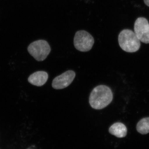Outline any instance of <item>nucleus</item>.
I'll list each match as a JSON object with an SVG mask.
<instances>
[{
  "instance_id": "20e7f679",
  "label": "nucleus",
  "mask_w": 149,
  "mask_h": 149,
  "mask_svg": "<svg viewBox=\"0 0 149 149\" xmlns=\"http://www.w3.org/2000/svg\"><path fill=\"white\" fill-rule=\"evenodd\" d=\"M94 38L87 31L80 30L75 33L74 38V45L75 49L82 52L91 50L94 45Z\"/></svg>"
},
{
  "instance_id": "1a4fd4ad",
  "label": "nucleus",
  "mask_w": 149,
  "mask_h": 149,
  "mask_svg": "<svg viewBox=\"0 0 149 149\" xmlns=\"http://www.w3.org/2000/svg\"><path fill=\"white\" fill-rule=\"evenodd\" d=\"M136 129L139 133L142 135L149 133V117L142 118L138 122Z\"/></svg>"
},
{
  "instance_id": "7ed1b4c3",
  "label": "nucleus",
  "mask_w": 149,
  "mask_h": 149,
  "mask_svg": "<svg viewBox=\"0 0 149 149\" xmlns=\"http://www.w3.org/2000/svg\"><path fill=\"white\" fill-rule=\"evenodd\" d=\"M29 54L36 60L42 61L47 58L50 53V46L45 40H38L30 44L27 48Z\"/></svg>"
},
{
  "instance_id": "39448f33",
  "label": "nucleus",
  "mask_w": 149,
  "mask_h": 149,
  "mask_svg": "<svg viewBox=\"0 0 149 149\" xmlns=\"http://www.w3.org/2000/svg\"><path fill=\"white\" fill-rule=\"evenodd\" d=\"M134 32L141 42L149 43V23L148 19L145 17L137 18L134 24Z\"/></svg>"
},
{
  "instance_id": "6e6552de",
  "label": "nucleus",
  "mask_w": 149,
  "mask_h": 149,
  "mask_svg": "<svg viewBox=\"0 0 149 149\" xmlns=\"http://www.w3.org/2000/svg\"><path fill=\"white\" fill-rule=\"evenodd\" d=\"M109 132L110 134L118 138H123L127 135V129L126 126L121 123H114L110 127Z\"/></svg>"
},
{
  "instance_id": "423d86ee",
  "label": "nucleus",
  "mask_w": 149,
  "mask_h": 149,
  "mask_svg": "<svg viewBox=\"0 0 149 149\" xmlns=\"http://www.w3.org/2000/svg\"><path fill=\"white\" fill-rule=\"evenodd\" d=\"M75 77V73L74 71L68 70L56 77L53 80L52 86L56 90L64 89L71 84Z\"/></svg>"
},
{
  "instance_id": "f03ea898",
  "label": "nucleus",
  "mask_w": 149,
  "mask_h": 149,
  "mask_svg": "<svg viewBox=\"0 0 149 149\" xmlns=\"http://www.w3.org/2000/svg\"><path fill=\"white\" fill-rule=\"evenodd\" d=\"M118 43L120 48L127 52H137L141 47V41L132 30H123L118 35Z\"/></svg>"
},
{
  "instance_id": "f257e3e1",
  "label": "nucleus",
  "mask_w": 149,
  "mask_h": 149,
  "mask_svg": "<svg viewBox=\"0 0 149 149\" xmlns=\"http://www.w3.org/2000/svg\"><path fill=\"white\" fill-rule=\"evenodd\" d=\"M113 99V95L110 88L106 85H99L91 92L89 103L94 109H102L109 105Z\"/></svg>"
},
{
  "instance_id": "9d476101",
  "label": "nucleus",
  "mask_w": 149,
  "mask_h": 149,
  "mask_svg": "<svg viewBox=\"0 0 149 149\" xmlns=\"http://www.w3.org/2000/svg\"><path fill=\"white\" fill-rule=\"evenodd\" d=\"M144 3L148 6L149 7V0H144Z\"/></svg>"
},
{
  "instance_id": "0eeeda50",
  "label": "nucleus",
  "mask_w": 149,
  "mask_h": 149,
  "mask_svg": "<svg viewBox=\"0 0 149 149\" xmlns=\"http://www.w3.org/2000/svg\"><path fill=\"white\" fill-rule=\"evenodd\" d=\"M49 75L45 71H37L31 74L28 78L29 83L35 86L41 87L47 81Z\"/></svg>"
}]
</instances>
